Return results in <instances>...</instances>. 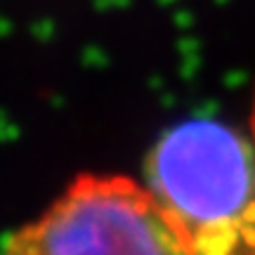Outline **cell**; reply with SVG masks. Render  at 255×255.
Segmentation results:
<instances>
[{"mask_svg":"<svg viewBox=\"0 0 255 255\" xmlns=\"http://www.w3.org/2000/svg\"><path fill=\"white\" fill-rule=\"evenodd\" d=\"M144 175L194 255H255V151L234 128L206 119L170 128Z\"/></svg>","mask_w":255,"mask_h":255,"instance_id":"obj_1","label":"cell"},{"mask_svg":"<svg viewBox=\"0 0 255 255\" xmlns=\"http://www.w3.org/2000/svg\"><path fill=\"white\" fill-rule=\"evenodd\" d=\"M2 255H194L151 191L123 175H81L12 232Z\"/></svg>","mask_w":255,"mask_h":255,"instance_id":"obj_2","label":"cell"},{"mask_svg":"<svg viewBox=\"0 0 255 255\" xmlns=\"http://www.w3.org/2000/svg\"><path fill=\"white\" fill-rule=\"evenodd\" d=\"M253 135H255V107H253Z\"/></svg>","mask_w":255,"mask_h":255,"instance_id":"obj_3","label":"cell"}]
</instances>
